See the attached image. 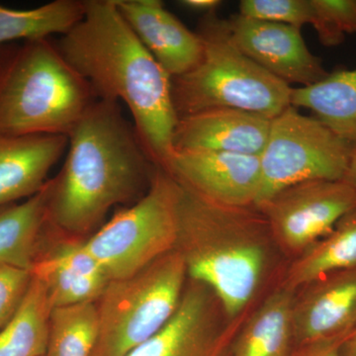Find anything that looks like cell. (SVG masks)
I'll return each instance as SVG.
<instances>
[{"mask_svg": "<svg viewBox=\"0 0 356 356\" xmlns=\"http://www.w3.org/2000/svg\"><path fill=\"white\" fill-rule=\"evenodd\" d=\"M165 170L199 197L226 207H255L261 191L259 156L173 152Z\"/></svg>", "mask_w": 356, "mask_h": 356, "instance_id": "11", "label": "cell"}, {"mask_svg": "<svg viewBox=\"0 0 356 356\" xmlns=\"http://www.w3.org/2000/svg\"><path fill=\"white\" fill-rule=\"evenodd\" d=\"M221 3L222 2L219 0H184V1H180V4L185 8L195 11V13H202L204 15L215 13Z\"/></svg>", "mask_w": 356, "mask_h": 356, "instance_id": "29", "label": "cell"}, {"mask_svg": "<svg viewBox=\"0 0 356 356\" xmlns=\"http://www.w3.org/2000/svg\"><path fill=\"white\" fill-rule=\"evenodd\" d=\"M32 274L46 287L51 309L96 302L110 281L79 241L40 252Z\"/></svg>", "mask_w": 356, "mask_h": 356, "instance_id": "17", "label": "cell"}, {"mask_svg": "<svg viewBox=\"0 0 356 356\" xmlns=\"http://www.w3.org/2000/svg\"><path fill=\"white\" fill-rule=\"evenodd\" d=\"M178 185L175 248L184 257L187 277L209 288L229 318L243 317L270 261L268 225L254 207L217 205Z\"/></svg>", "mask_w": 356, "mask_h": 356, "instance_id": "3", "label": "cell"}, {"mask_svg": "<svg viewBox=\"0 0 356 356\" xmlns=\"http://www.w3.org/2000/svg\"><path fill=\"white\" fill-rule=\"evenodd\" d=\"M238 14L301 30L304 25L312 24L314 10L311 0H243Z\"/></svg>", "mask_w": 356, "mask_h": 356, "instance_id": "26", "label": "cell"}, {"mask_svg": "<svg viewBox=\"0 0 356 356\" xmlns=\"http://www.w3.org/2000/svg\"><path fill=\"white\" fill-rule=\"evenodd\" d=\"M242 320L229 318L209 288L188 280L170 322L127 356H228Z\"/></svg>", "mask_w": 356, "mask_h": 356, "instance_id": "10", "label": "cell"}, {"mask_svg": "<svg viewBox=\"0 0 356 356\" xmlns=\"http://www.w3.org/2000/svg\"><path fill=\"white\" fill-rule=\"evenodd\" d=\"M178 202L179 185L158 168L146 195L117 212L84 242L109 280L132 276L175 250Z\"/></svg>", "mask_w": 356, "mask_h": 356, "instance_id": "7", "label": "cell"}, {"mask_svg": "<svg viewBox=\"0 0 356 356\" xmlns=\"http://www.w3.org/2000/svg\"><path fill=\"white\" fill-rule=\"evenodd\" d=\"M51 312L46 287L33 275L19 308L0 331V356H46Z\"/></svg>", "mask_w": 356, "mask_h": 356, "instance_id": "22", "label": "cell"}, {"mask_svg": "<svg viewBox=\"0 0 356 356\" xmlns=\"http://www.w3.org/2000/svg\"><path fill=\"white\" fill-rule=\"evenodd\" d=\"M346 339L322 341L299 348L297 355L292 356H343L341 348Z\"/></svg>", "mask_w": 356, "mask_h": 356, "instance_id": "28", "label": "cell"}, {"mask_svg": "<svg viewBox=\"0 0 356 356\" xmlns=\"http://www.w3.org/2000/svg\"><path fill=\"white\" fill-rule=\"evenodd\" d=\"M97 99L51 38L0 44V136H67Z\"/></svg>", "mask_w": 356, "mask_h": 356, "instance_id": "4", "label": "cell"}, {"mask_svg": "<svg viewBox=\"0 0 356 356\" xmlns=\"http://www.w3.org/2000/svg\"><path fill=\"white\" fill-rule=\"evenodd\" d=\"M290 105L310 110L325 127L356 147V69L337 70L318 83L292 88Z\"/></svg>", "mask_w": 356, "mask_h": 356, "instance_id": "19", "label": "cell"}, {"mask_svg": "<svg viewBox=\"0 0 356 356\" xmlns=\"http://www.w3.org/2000/svg\"><path fill=\"white\" fill-rule=\"evenodd\" d=\"M227 26L232 41L243 55L288 86H309L329 74L297 28L240 14L227 20Z\"/></svg>", "mask_w": 356, "mask_h": 356, "instance_id": "12", "label": "cell"}, {"mask_svg": "<svg viewBox=\"0 0 356 356\" xmlns=\"http://www.w3.org/2000/svg\"><path fill=\"white\" fill-rule=\"evenodd\" d=\"M83 0H54L32 9L0 6V44L63 36L81 20Z\"/></svg>", "mask_w": 356, "mask_h": 356, "instance_id": "23", "label": "cell"}, {"mask_svg": "<svg viewBox=\"0 0 356 356\" xmlns=\"http://www.w3.org/2000/svg\"><path fill=\"white\" fill-rule=\"evenodd\" d=\"M355 207L356 191L348 182L313 180L282 189L255 209L266 219L275 245L298 257Z\"/></svg>", "mask_w": 356, "mask_h": 356, "instance_id": "9", "label": "cell"}, {"mask_svg": "<svg viewBox=\"0 0 356 356\" xmlns=\"http://www.w3.org/2000/svg\"><path fill=\"white\" fill-rule=\"evenodd\" d=\"M83 4V18L60 37L58 50L96 97L127 106L140 142L165 170L178 122L172 77L140 43L114 0Z\"/></svg>", "mask_w": 356, "mask_h": 356, "instance_id": "1", "label": "cell"}, {"mask_svg": "<svg viewBox=\"0 0 356 356\" xmlns=\"http://www.w3.org/2000/svg\"><path fill=\"white\" fill-rule=\"evenodd\" d=\"M67 138L64 166L50 179L47 222L83 236L114 206L128 207L144 197L159 166L118 102L97 98Z\"/></svg>", "mask_w": 356, "mask_h": 356, "instance_id": "2", "label": "cell"}, {"mask_svg": "<svg viewBox=\"0 0 356 356\" xmlns=\"http://www.w3.org/2000/svg\"><path fill=\"white\" fill-rule=\"evenodd\" d=\"M131 29L156 62L177 77L200 63L203 44L197 32L191 31L159 0H114Z\"/></svg>", "mask_w": 356, "mask_h": 356, "instance_id": "14", "label": "cell"}, {"mask_svg": "<svg viewBox=\"0 0 356 356\" xmlns=\"http://www.w3.org/2000/svg\"><path fill=\"white\" fill-rule=\"evenodd\" d=\"M271 119L236 109H212L178 119L175 152H224L261 156Z\"/></svg>", "mask_w": 356, "mask_h": 356, "instance_id": "15", "label": "cell"}, {"mask_svg": "<svg viewBox=\"0 0 356 356\" xmlns=\"http://www.w3.org/2000/svg\"><path fill=\"white\" fill-rule=\"evenodd\" d=\"M356 268V207L324 238L296 257L282 284L298 291L309 283L337 271Z\"/></svg>", "mask_w": 356, "mask_h": 356, "instance_id": "21", "label": "cell"}, {"mask_svg": "<svg viewBox=\"0 0 356 356\" xmlns=\"http://www.w3.org/2000/svg\"><path fill=\"white\" fill-rule=\"evenodd\" d=\"M197 34L203 44L200 63L172 79L178 119L212 109L242 110L273 119L291 106L292 88L236 48L227 20L215 13L205 14Z\"/></svg>", "mask_w": 356, "mask_h": 356, "instance_id": "5", "label": "cell"}, {"mask_svg": "<svg viewBox=\"0 0 356 356\" xmlns=\"http://www.w3.org/2000/svg\"><path fill=\"white\" fill-rule=\"evenodd\" d=\"M295 294L281 283L241 327L228 356H292Z\"/></svg>", "mask_w": 356, "mask_h": 356, "instance_id": "18", "label": "cell"}, {"mask_svg": "<svg viewBox=\"0 0 356 356\" xmlns=\"http://www.w3.org/2000/svg\"><path fill=\"white\" fill-rule=\"evenodd\" d=\"M353 149L315 117L288 107L271 119L259 156L261 184L254 208L291 185L343 180Z\"/></svg>", "mask_w": 356, "mask_h": 356, "instance_id": "8", "label": "cell"}, {"mask_svg": "<svg viewBox=\"0 0 356 356\" xmlns=\"http://www.w3.org/2000/svg\"><path fill=\"white\" fill-rule=\"evenodd\" d=\"M341 355L356 356V327L344 341L343 348H341Z\"/></svg>", "mask_w": 356, "mask_h": 356, "instance_id": "31", "label": "cell"}, {"mask_svg": "<svg viewBox=\"0 0 356 356\" xmlns=\"http://www.w3.org/2000/svg\"><path fill=\"white\" fill-rule=\"evenodd\" d=\"M98 334L96 302L51 309L46 356H92Z\"/></svg>", "mask_w": 356, "mask_h": 356, "instance_id": "24", "label": "cell"}, {"mask_svg": "<svg viewBox=\"0 0 356 356\" xmlns=\"http://www.w3.org/2000/svg\"><path fill=\"white\" fill-rule=\"evenodd\" d=\"M51 182L24 202L0 210V266L32 273L38 259L47 220Z\"/></svg>", "mask_w": 356, "mask_h": 356, "instance_id": "20", "label": "cell"}, {"mask_svg": "<svg viewBox=\"0 0 356 356\" xmlns=\"http://www.w3.org/2000/svg\"><path fill=\"white\" fill-rule=\"evenodd\" d=\"M187 270L175 248L129 277L110 280L96 301L99 334L92 356H127L177 312Z\"/></svg>", "mask_w": 356, "mask_h": 356, "instance_id": "6", "label": "cell"}, {"mask_svg": "<svg viewBox=\"0 0 356 356\" xmlns=\"http://www.w3.org/2000/svg\"><path fill=\"white\" fill-rule=\"evenodd\" d=\"M67 146V136H0V210L41 191Z\"/></svg>", "mask_w": 356, "mask_h": 356, "instance_id": "16", "label": "cell"}, {"mask_svg": "<svg viewBox=\"0 0 356 356\" xmlns=\"http://www.w3.org/2000/svg\"><path fill=\"white\" fill-rule=\"evenodd\" d=\"M356 327V268L337 271L300 288L293 303L299 348L346 339Z\"/></svg>", "mask_w": 356, "mask_h": 356, "instance_id": "13", "label": "cell"}, {"mask_svg": "<svg viewBox=\"0 0 356 356\" xmlns=\"http://www.w3.org/2000/svg\"><path fill=\"white\" fill-rule=\"evenodd\" d=\"M344 181L348 182L356 191V147L353 149L351 154L350 165H348V172H346Z\"/></svg>", "mask_w": 356, "mask_h": 356, "instance_id": "30", "label": "cell"}, {"mask_svg": "<svg viewBox=\"0 0 356 356\" xmlns=\"http://www.w3.org/2000/svg\"><path fill=\"white\" fill-rule=\"evenodd\" d=\"M314 16L312 26L321 43L334 47L346 34H356V0H311Z\"/></svg>", "mask_w": 356, "mask_h": 356, "instance_id": "25", "label": "cell"}, {"mask_svg": "<svg viewBox=\"0 0 356 356\" xmlns=\"http://www.w3.org/2000/svg\"><path fill=\"white\" fill-rule=\"evenodd\" d=\"M33 278L30 270L0 266V331L13 318L24 299Z\"/></svg>", "mask_w": 356, "mask_h": 356, "instance_id": "27", "label": "cell"}]
</instances>
